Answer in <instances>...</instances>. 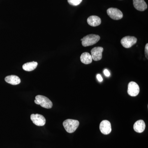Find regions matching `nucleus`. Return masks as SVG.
<instances>
[{
  "label": "nucleus",
  "mask_w": 148,
  "mask_h": 148,
  "mask_svg": "<svg viewBox=\"0 0 148 148\" xmlns=\"http://www.w3.org/2000/svg\"><path fill=\"white\" fill-rule=\"evenodd\" d=\"M79 124V121L76 120L68 119L63 122V125L66 131L70 133L75 132Z\"/></svg>",
  "instance_id": "1"
},
{
  "label": "nucleus",
  "mask_w": 148,
  "mask_h": 148,
  "mask_svg": "<svg viewBox=\"0 0 148 148\" xmlns=\"http://www.w3.org/2000/svg\"><path fill=\"white\" fill-rule=\"evenodd\" d=\"M100 38H101L98 35L90 34L84 37L81 41L82 42L83 46L86 47L94 45L100 40Z\"/></svg>",
  "instance_id": "2"
},
{
  "label": "nucleus",
  "mask_w": 148,
  "mask_h": 148,
  "mask_svg": "<svg viewBox=\"0 0 148 148\" xmlns=\"http://www.w3.org/2000/svg\"><path fill=\"white\" fill-rule=\"evenodd\" d=\"M36 100L38 101L39 105L45 108L50 109L53 106L51 101L47 97L43 95H37L36 97Z\"/></svg>",
  "instance_id": "3"
},
{
  "label": "nucleus",
  "mask_w": 148,
  "mask_h": 148,
  "mask_svg": "<svg viewBox=\"0 0 148 148\" xmlns=\"http://www.w3.org/2000/svg\"><path fill=\"white\" fill-rule=\"evenodd\" d=\"M137 38L134 36H127L123 37L121 41L122 45L125 48H129L137 42Z\"/></svg>",
  "instance_id": "4"
},
{
  "label": "nucleus",
  "mask_w": 148,
  "mask_h": 148,
  "mask_svg": "<svg viewBox=\"0 0 148 148\" xmlns=\"http://www.w3.org/2000/svg\"><path fill=\"white\" fill-rule=\"evenodd\" d=\"M107 12L109 16L114 20H119L123 17L122 12L117 8H111L107 10Z\"/></svg>",
  "instance_id": "5"
},
{
  "label": "nucleus",
  "mask_w": 148,
  "mask_h": 148,
  "mask_svg": "<svg viewBox=\"0 0 148 148\" xmlns=\"http://www.w3.org/2000/svg\"><path fill=\"white\" fill-rule=\"evenodd\" d=\"M31 119L33 123L37 126H43L46 123L45 118L42 115L39 114H32L31 116Z\"/></svg>",
  "instance_id": "6"
},
{
  "label": "nucleus",
  "mask_w": 148,
  "mask_h": 148,
  "mask_svg": "<svg viewBox=\"0 0 148 148\" xmlns=\"http://www.w3.org/2000/svg\"><path fill=\"white\" fill-rule=\"evenodd\" d=\"M140 90L139 85L136 82H131L128 84L127 93L130 96H137L139 94Z\"/></svg>",
  "instance_id": "7"
},
{
  "label": "nucleus",
  "mask_w": 148,
  "mask_h": 148,
  "mask_svg": "<svg viewBox=\"0 0 148 148\" xmlns=\"http://www.w3.org/2000/svg\"><path fill=\"white\" fill-rule=\"evenodd\" d=\"M103 47H98L93 48L91 50V56L94 61H98L102 58V53L103 51Z\"/></svg>",
  "instance_id": "8"
},
{
  "label": "nucleus",
  "mask_w": 148,
  "mask_h": 148,
  "mask_svg": "<svg viewBox=\"0 0 148 148\" xmlns=\"http://www.w3.org/2000/svg\"><path fill=\"white\" fill-rule=\"evenodd\" d=\"M101 132L104 135H108L112 131L110 122L108 120H103L100 125Z\"/></svg>",
  "instance_id": "9"
},
{
  "label": "nucleus",
  "mask_w": 148,
  "mask_h": 148,
  "mask_svg": "<svg viewBox=\"0 0 148 148\" xmlns=\"http://www.w3.org/2000/svg\"><path fill=\"white\" fill-rule=\"evenodd\" d=\"M133 5L137 10L144 11L147 8V5L144 0H133Z\"/></svg>",
  "instance_id": "10"
},
{
  "label": "nucleus",
  "mask_w": 148,
  "mask_h": 148,
  "mask_svg": "<svg viewBox=\"0 0 148 148\" xmlns=\"http://www.w3.org/2000/svg\"><path fill=\"white\" fill-rule=\"evenodd\" d=\"M146 125L143 120H139L135 122L133 125L134 130L138 133H142L145 129Z\"/></svg>",
  "instance_id": "11"
},
{
  "label": "nucleus",
  "mask_w": 148,
  "mask_h": 148,
  "mask_svg": "<svg viewBox=\"0 0 148 148\" xmlns=\"http://www.w3.org/2000/svg\"><path fill=\"white\" fill-rule=\"evenodd\" d=\"M88 24L91 27H95L99 26L101 23V18L98 16L92 15L87 18Z\"/></svg>",
  "instance_id": "12"
},
{
  "label": "nucleus",
  "mask_w": 148,
  "mask_h": 148,
  "mask_svg": "<svg viewBox=\"0 0 148 148\" xmlns=\"http://www.w3.org/2000/svg\"><path fill=\"white\" fill-rule=\"evenodd\" d=\"M5 82L8 83L13 85L19 84L21 82V79L19 77L14 75L8 76L5 79Z\"/></svg>",
  "instance_id": "13"
},
{
  "label": "nucleus",
  "mask_w": 148,
  "mask_h": 148,
  "mask_svg": "<svg viewBox=\"0 0 148 148\" xmlns=\"http://www.w3.org/2000/svg\"><path fill=\"white\" fill-rule=\"evenodd\" d=\"M92 58L91 55L88 52H84L80 56L81 61L84 64H91L92 62Z\"/></svg>",
  "instance_id": "14"
},
{
  "label": "nucleus",
  "mask_w": 148,
  "mask_h": 148,
  "mask_svg": "<svg viewBox=\"0 0 148 148\" xmlns=\"http://www.w3.org/2000/svg\"><path fill=\"white\" fill-rule=\"evenodd\" d=\"M38 65V64L37 62L32 61L24 64L22 68L24 71H32L36 68Z\"/></svg>",
  "instance_id": "15"
},
{
  "label": "nucleus",
  "mask_w": 148,
  "mask_h": 148,
  "mask_svg": "<svg viewBox=\"0 0 148 148\" xmlns=\"http://www.w3.org/2000/svg\"><path fill=\"white\" fill-rule=\"evenodd\" d=\"M82 1V0H68L69 3L73 6L79 5L81 3Z\"/></svg>",
  "instance_id": "16"
},
{
  "label": "nucleus",
  "mask_w": 148,
  "mask_h": 148,
  "mask_svg": "<svg viewBox=\"0 0 148 148\" xmlns=\"http://www.w3.org/2000/svg\"><path fill=\"white\" fill-rule=\"evenodd\" d=\"M145 56L146 58L148 59V44L147 43L145 46Z\"/></svg>",
  "instance_id": "17"
},
{
  "label": "nucleus",
  "mask_w": 148,
  "mask_h": 148,
  "mask_svg": "<svg viewBox=\"0 0 148 148\" xmlns=\"http://www.w3.org/2000/svg\"><path fill=\"white\" fill-rule=\"evenodd\" d=\"M104 73L106 77H109L110 76V72H109L108 70H107V69H105V70H104Z\"/></svg>",
  "instance_id": "18"
},
{
  "label": "nucleus",
  "mask_w": 148,
  "mask_h": 148,
  "mask_svg": "<svg viewBox=\"0 0 148 148\" xmlns=\"http://www.w3.org/2000/svg\"><path fill=\"white\" fill-rule=\"evenodd\" d=\"M97 78L98 81L100 82H102L103 81V78H102L101 75H100V74H98V75H97Z\"/></svg>",
  "instance_id": "19"
},
{
  "label": "nucleus",
  "mask_w": 148,
  "mask_h": 148,
  "mask_svg": "<svg viewBox=\"0 0 148 148\" xmlns=\"http://www.w3.org/2000/svg\"><path fill=\"white\" fill-rule=\"evenodd\" d=\"M34 102L35 103H36V104H37V105H39V103H38V101H37V100H35Z\"/></svg>",
  "instance_id": "20"
}]
</instances>
